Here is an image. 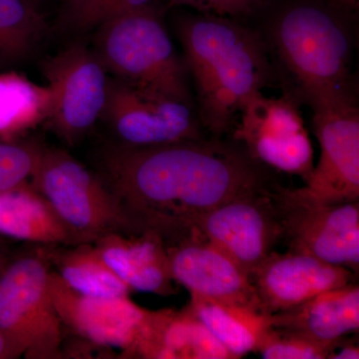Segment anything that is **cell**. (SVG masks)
<instances>
[{"label":"cell","mask_w":359,"mask_h":359,"mask_svg":"<svg viewBox=\"0 0 359 359\" xmlns=\"http://www.w3.org/2000/svg\"><path fill=\"white\" fill-rule=\"evenodd\" d=\"M176 34L201 124L215 138L230 136L248 99L271 81L266 43L238 21L212 13L180 18Z\"/></svg>","instance_id":"obj_2"},{"label":"cell","mask_w":359,"mask_h":359,"mask_svg":"<svg viewBox=\"0 0 359 359\" xmlns=\"http://www.w3.org/2000/svg\"><path fill=\"white\" fill-rule=\"evenodd\" d=\"M170 6H190L199 13H205L202 0H170Z\"/></svg>","instance_id":"obj_31"},{"label":"cell","mask_w":359,"mask_h":359,"mask_svg":"<svg viewBox=\"0 0 359 359\" xmlns=\"http://www.w3.org/2000/svg\"><path fill=\"white\" fill-rule=\"evenodd\" d=\"M314 134L320 157L301 191L325 204L359 201V108L358 101L316 104Z\"/></svg>","instance_id":"obj_12"},{"label":"cell","mask_w":359,"mask_h":359,"mask_svg":"<svg viewBox=\"0 0 359 359\" xmlns=\"http://www.w3.org/2000/svg\"><path fill=\"white\" fill-rule=\"evenodd\" d=\"M105 0H78L73 11V25L79 30H87V26L98 7Z\"/></svg>","instance_id":"obj_28"},{"label":"cell","mask_w":359,"mask_h":359,"mask_svg":"<svg viewBox=\"0 0 359 359\" xmlns=\"http://www.w3.org/2000/svg\"><path fill=\"white\" fill-rule=\"evenodd\" d=\"M129 358L235 359L189 306L181 311H148Z\"/></svg>","instance_id":"obj_16"},{"label":"cell","mask_w":359,"mask_h":359,"mask_svg":"<svg viewBox=\"0 0 359 359\" xmlns=\"http://www.w3.org/2000/svg\"><path fill=\"white\" fill-rule=\"evenodd\" d=\"M349 9L314 0L285 6L276 16L269 41L299 104L356 100L351 75L354 32Z\"/></svg>","instance_id":"obj_3"},{"label":"cell","mask_w":359,"mask_h":359,"mask_svg":"<svg viewBox=\"0 0 359 359\" xmlns=\"http://www.w3.org/2000/svg\"><path fill=\"white\" fill-rule=\"evenodd\" d=\"M332 1L351 11L358 8L359 0H332Z\"/></svg>","instance_id":"obj_32"},{"label":"cell","mask_w":359,"mask_h":359,"mask_svg":"<svg viewBox=\"0 0 359 359\" xmlns=\"http://www.w3.org/2000/svg\"><path fill=\"white\" fill-rule=\"evenodd\" d=\"M271 327L323 344H339L359 330V287L355 283L320 292L287 311L271 314Z\"/></svg>","instance_id":"obj_18"},{"label":"cell","mask_w":359,"mask_h":359,"mask_svg":"<svg viewBox=\"0 0 359 359\" xmlns=\"http://www.w3.org/2000/svg\"><path fill=\"white\" fill-rule=\"evenodd\" d=\"M46 252L18 257L0 273V330L28 359L62 358V323Z\"/></svg>","instance_id":"obj_6"},{"label":"cell","mask_w":359,"mask_h":359,"mask_svg":"<svg viewBox=\"0 0 359 359\" xmlns=\"http://www.w3.org/2000/svg\"><path fill=\"white\" fill-rule=\"evenodd\" d=\"M280 184L242 194L198 221L196 229L249 276L282 240L273 191Z\"/></svg>","instance_id":"obj_11"},{"label":"cell","mask_w":359,"mask_h":359,"mask_svg":"<svg viewBox=\"0 0 359 359\" xmlns=\"http://www.w3.org/2000/svg\"><path fill=\"white\" fill-rule=\"evenodd\" d=\"M2 259H4V254H2V250L0 249V266L2 264Z\"/></svg>","instance_id":"obj_33"},{"label":"cell","mask_w":359,"mask_h":359,"mask_svg":"<svg viewBox=\"0 0 359 359\" xmlns=\"http://www.w3.org/2000/svg\"><path fill=\"white\" fill-rule=\"evenodd\" d=\"M97 28L93 51L110 76L195 107L185 61L155 7L149 4Z\"/></svg>","instance_id":"obj_4"},{"label":"cell","mask_w":359,"mask_h":359,"mask_svg":"<svg viewBox=\"0 0 359 359\" xmlns=\"http://www.w3.org/2000/svg\"><path fill=\"white\" fill-rule=\"evenodd\" d=\"M282 240L290 252L359 271V201L325 204L299 188L273 191Z\"/></svg>","instance_id":"obj_7"},{"label":"cell","mask_w":359,"mask_h":359,"mask_svg":"<svg viewBox=\"0 0 359 359\" xmlns=\"http://www.w3.org/2000/svg\"><path fill=\"white\" fill-rule=\"evenodd\" d=\"M170 269L176 283L191 295L238 304L261 311L250 276L196 229L188 237L168 245Z\"/></svg>","instance_id":"obj_13"},{"label":"cell","mask_w":359,"mask_h":359,"mask_svg":"<svg viewBox=\"0 0 359 359\" xmlns=\"http://www.w3.org/2000/svg\"><path fill=\"white\" fill-rule=\"evenodd\" d=\"M101 121L113 143L144 148L210 138L193 106L125 83L108 74Z\"/></svg>","instance_id":"obj_8"},{"label":"cell","mask_w":359,"mask_h":359,"mask_svg":"<svg viewBox=\"0 0 359 359\" xmlns=\"http://www.w3.org/2000/svg\"><path fill=\"white\" fill-rule=\"evenodd\" d=\"M152 0H105L90 20L87 30L97 27L105 21L112 20L117 16L138 11L149 6Z\"/></svg>","instance_id":"obj_27"},{"label":"cell","mask_w":359,"mask_h":359,"mask_svg":"<svg viewBox=\"0 0 359 359\" xmlns=\"http://www.w3.org/2000/svg\"><path fill=\"white\" fill-rule=\"evenodd\" d=\"M51 292L62 325L90 341L123 348L128 355L148 311L127 297H98L71 289L51 273Z\"/></svg>","instance_id":"obj_15"},{"label":"cell","mask_w":359,"mask_h":359,"mask_svg":"<svg viewBox=\"0 0 359 359\" xmlns=\"http://www.w3.org/2000/svg\"><path fill=\"white\" fill-rule=\"evenodd\" d=\"M192 313L235 359L256 351L271 327V316L255 309L191 295Z\"/></svg>","instance_id":"obj_19"},{"label":"cell","mask_w":359,"mask_h":359,"mask_svg":"<svg viewBox=\"0 0 359 359\" xmlns=\"http://www.w3.org/2000/svg\"><path fill=\"white\" fill-rule=\"evenodd\" d=\"M339 344L314 341L290 330L271 325L255 353L264 359H327Z\"/></svg>","instance_id":"obj_24"},{"label":"cell","mask_w":359,"mask_h":359,"mask_svg":"<svg viewBox=\"0 0 359 359\" xmlns=\"http://www.w3.org/2000/svg\"><path fill=\"white\" fill-rule=\"evenodd\" d=\"M21 354L18 349L7 339L4 332L0 330V359H9L20 358Z\"/></svg>","instance_id":"obj_30"},{"label":"cell","mask_w":359,"mask_h":359,"mask_svg":"<svg viewBox=\"0 0 359 359\" xmlns=\"http://www.w3.org/2000/svg\"><path fill=\"white\" fill-rule=\"evenodd\" d=\"M299 105L289 93L269 98L257 92L243 106L230 136L269 169L306 184L313 172V149Z\"/></svg>","instance_id":"obj_9"},{"label":"cell","mask_w":359,"mask_h":359,"mask_svg":"<svg viewBox=\"0 0 359 359\" xmlns=\"http://www.w3.org/2000/svg\"><path fill=\"white\" fill-rule=\"evenodd\" d=\"M28 2H30V4H32L33 6H34V1L35 0H27Z\"/></svg>","instance_id":"obj_34"},{"label":"cell","mask_w":359,"mask_h":359,"mask_svg":"<svg viewBox=\"0 0 359 359\" xmlns=\"http://www.w3.org/2000/svg\"><path fill=\"white\" fill-rule=\"evenodd\" d=\"M339 351H334V353L330 354V359H358L359 358V348L358 344H354L353 341H346V337L342 339L337 348Z\"/></svg>","instance_id":"obj_29"},{"label":"cell","mask_w":359,"mask_h":359,"mask_svg":"<svg viewBox=\"0 0 359 359\" xmlns=\"http://www.w3.org/2000/svg\"><path fill=\"white\" fill-rule=\"evenodd\" d=\"M351 269L308 255L273 250L250 276L262 313L266 316L294 308L320 292L354 283Z\"/></svg>","instance_id":"obj_14"},{"label":"cell","mask_w":359,"mask_h":359,"mask_svg":"<svg viewBox=\"0 0 359 359\" xmlns=\"http://www.w3.org/2000/svg\"><path fill=\"white\" fill-rule=\"evenodd\" d=\"M0 233L35 244L69 245L50 207L28 187L0 193Z\"/></svg>","instance_id":"obj_20"},{"label":"cell","mask_w":359,"mask_h":359,"mask_svg":"<svg viewBox=\"0 0 359 359\" xmlns=\"http://www.w3.org/2000/svg\"><path fill=\"white\" fill-rule=\"evenodd\" d=\"M41 196L67 233L69 245L95 244L111 233H128L115 196L96 172L56 148H42L32 177Z\"/></svg>","instance_id":"obj_5"},{"label":"cell","mask_w":359,"mask_h":359,"mask_svg":"<svg viewBox=\"0 0 359 359\" xmlns=\"http://www.w3.org/2000/svg\"><path fill=\"white\" fill-rule=\"evenodd\" d=\"M41 67L50 92L47 121L65 144L76 145L100 119L107 71L81 42L47 58Z\"/></svg>","instance_id":"obj_10"},{"label":"cell","mask_w":359,"mask_h":359,"mask_svg":"<svg viewBox=\"0 0 359 359\" xmlns=\"http://www.w3.org/2000/svg\"><path fill=\"white\" fill-rule=\"evenodd\" d=\"M96 173L115 196L128 233L171 245L208 212L249 191L280 183L231 136L134 148L105 141Z\"/></svg>","instance_id":"obj_1"},{"label":"cell","mask_w":359,"mask_h":359,"mask_svg":"<svg viewBox=\"0 0 359 359\" xmlns=\"http://www.w3.org/2000/svg\"><path fill=\"white\" fill-rule=\"evenodd\" d=\"M50 92L16 74L0 76V133L13 134L48 119Z\"/></svg>","instance_id":"obj_23"},{"label":"cell","mask_w":359,"mask_h":359,"mask_svg":"<svg viewBox=\"0 0 359 359\" xmlns=\"http://www.w3.org/2000/svg\"><path fill=\"white\" fill-rule=\"evenodd\" d=\"M104 262L131 290L175 294L167 247L152 233H115L97 241Z\"/></svg>","instance_id":"obj_17"},{"label":"cell","mask_w":359,"mask_h":359,"mask_svg":"<svg viewBox=\"0 0 359 359\" xmlns=\"http://www.w3.org/2000/svg\"><path fill=\"white\" fill-rule=\"evenodd\" d=\"M46 29L43 18L27 0H0V66L27 60Z\"/></svg>","instance_id":"obj_22"},{"label":"cell","mask_w":359,"mask_h":359,"mask_svg":"<svg viewBox=\"0 0 359 359\" xmlns=\"http://www.w3.org/2000/svg\"><path fill=\"white\" fill-rule=\"evenodd\" d=\"M205 13L235 20L249 15L271 0H202Z\"/></svg>","instance_id":"obj_26"},{"label":"cell","mask_w":359,"mask_h":359,"mask_svg":"<svg viewBox=\"0 0 359 359\" xmlns=\"http://www.w3.org/2000/svg\"><path fill=\"white\" fill-rule=\"evenodd\" d=\"M47 250L58 275L80 294L98 297H127L131 289L104 262L95 244Z\"/></svg>","instance_id":"obj_21"},{"label":"cell","mask_w":359,"mask_h":359,"mask_svg":"<svg viewBox=\"0 0 359 359\" xmlns=\"http://www.w3.org/2000/svg\"><path fill=\"white\" fill-rule=\"evenodd\" d=\"M41 146L0 141V193L25 188L40 160Z\"/></svg>","instance_id":"obj_25"},{"label":"cell","mask_w":359,"mask_h":359,"mask_svg":"<svg viewBox=\"0 0 359 359\" xmlns=\"http://www.w3.org/2000/svg\"><path fill=\"white\" fill-rule=\"evenodd\" d=\"M73 1H74V2H73V4H75V2L77 1V0H73Z\"/></svg>","instance_id":"obj_35"}]
</instances>
